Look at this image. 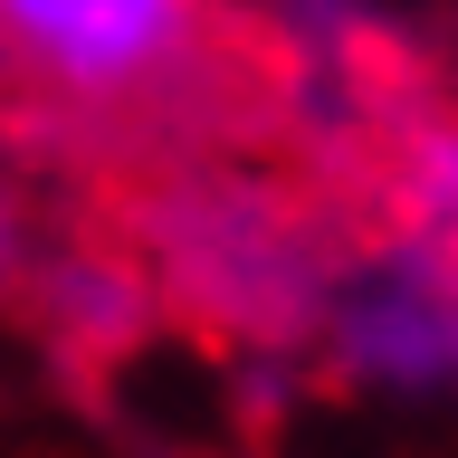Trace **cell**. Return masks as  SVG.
Here are the masks:
<instances>
[{
	"label": "cell",
	"instance_id": "cell-1",
	"mask_svg": "<svg viewBox=\"0 0 458 458\" xmlns=\"http://www.w3.org/2000/svg\"><path fill=\"white\" fill-rule=\"evenodd\" d=\"M200 48V0H0V57L67 106H143Z\"/></svg>",
	"mask_w": 458,
	"mask_h": 458
},
{
	"label": "cell",
	"instance_id": "cell-2",
	"mask_svg": "<svg viewBox=\"0 0 458 458\" xmlns=\"http://www.w3.org/2000/svg\"><path fill=\"white\" fill-rule=\"evenodd\" d=\"M163 277L182 296H200L210 315H249V325L325 306V267L306 258L296 210H277L258 191H210V200L191 191L163 220Z\"/></svg>",
	"mask_w": 458,
	"mask_h": 458
},
{
	"label": "cell",
	"instance_id": "cell-3",
	"mask_svg": "<svg viewBox=\"0 0 458 458\" xmlns=\"http://www.w3.org/2000/svg\"><path fill=\"white\" fill-rule=\"evenodd\" d=\"M143 306H153V286H143L134 258H106V249H67L38 267V315H48L57 344H77V353H124L143 335Z\"/></svg>",
	"mask_w": 458,
	"mask_h": 458
},
{
	"label": "cell",
	"instance_id": "cell-4",
	"mask_svg": "<svg viewBox=\"0 0 458 458\" xmlns=\"http://www.w3.org/2000/svg\"><path fill=\"white\" fill-rule=\"evenodd\" d=\"M29 277V220H20V191L0 182V286Z\"/></svg>",
	"mask_w": 458,
	"mask_h": 458
}]
</instances>
